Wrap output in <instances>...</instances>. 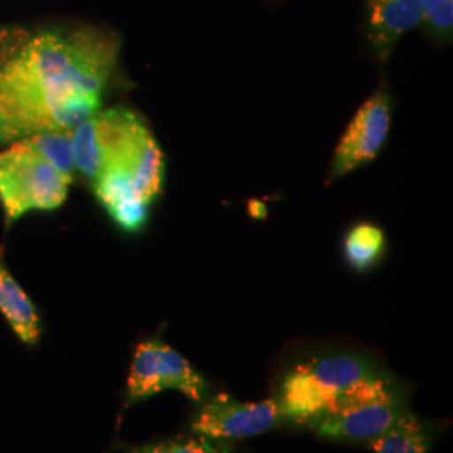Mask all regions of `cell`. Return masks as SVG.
Wrapping results in <instances>:
<instances>
[{"label": "cell", "mask_w": 453, "mask_h": 453, "mask_svg": "<svg viewBox=\"0 0 453 453\" xmlns=\"http://www.w3.org/2000/svg\"><path fill=\"white\" fill-rule=\"evenodd\" d=\"M391 127V103L389 96L378 89L368 97L351 119L336 146L329 181L341 179L363 165L372 162L387 143Z\"/></svg>", "instance_id": "ba28073f"}, {"label": "cell", "mask_w": 453, "mask_h": 453, "mask_svg": "<svg viewBox=\"0 0 453 453\" xmlns=\"http://www.w3.org/2000/svg\"><path fill=\"white\" fill-rule=\"evenodd\" d=\"M22 140L33 146L69 183H73L76 170L73 160V131H41Z\"/></svg>", "instance_id": "9a60e30c"}, {"label": "cell", "mask_w": 453, "mask_h": 453, "mask_svg": "<svg viewBox=\"0 0 453 453\" xmlns=\"http://www.w3.org/2000/svg\"><path fill=\"white\" fill-rule=\"evenodd\" d=\"M387 250V237L380 226L357 224L353 226L342 242V256L349 269L355 273H368L376 267Z\"/></svg>", "instance_id": "5bb4252c"}, {"label": "cell", "mask_w": 453, "mask_h": 453, "mask_svg": "<svg viewBox=\"0 0 453 453\" xmlns=\"http://www.w3.org/2000/svg\"><path fill=\"white\" fill-rule=\"evenodd\" d=\"M69 181L24 140L0 153V202L9 222L34 211H56L67 198Z\"/></svg>", "instance_id": "277c9868"}, {"label": "cell", "mask_w": 453, "mask_h": 453, "mask_svg": "<svg viewBox=\"0 0 453 453\" xmlns=\"http://www.w3.org/2000/svg\"><path fill=\"white\" fill-rule=\"evenodd\" d=\"M0 312L11 324L19 340L29 346L41 338V318L31 297L19 286L0 259Z\"/></svg>", "instance_id": "7c38bea8"}, {"label": "cell", "mask_w": 453, "mask_h": 453, "mask_svg": "<svg viewBox=\"0 0 453 453\" xmlns=\"http://www.w3.org/2000/svg\"><path fill=\"white\" fill-rule=\"evenodd\" d=\"M143 127L140 116L125 108L95 114L73 131L74 168L93 181Z\"/></svg>", "instance_id": "52a82bcc"}, {"label": "cell", "mask_w": 453, "mask_h": 453, "mask_svg": "<svg viewBox=\"0 0 453 453\" xmlns=\"http://www.w3.org/2000/svg\"><path fill=\"white\" fill-rule=\"evenodd\" d=\"M118 52V37L97 27L33 34L0 73V143L41 131H71L65 96L101 95Z\"/></svg>", "instance_id": "6da1fadb"}, {"label": "cell", "mask_w": 453, "mask_h": 453, "mask_svg": "<svg viewBox=\"0 0 453 453\" xmlns=\"http://www.w3.org/2000/svg\"><path fill=\"white\" fill-rule=\"evenodd\" d=\"M370 357L357 353H327L297 363L277 387L274 400L286 423L297 428L327 413L385 378Z\"/></svg>", "instance_id": "7a4b0ae2"}, {"label": "cell", "mask_w": 453, "mask_h": 453, "mask_svg": "<svg viewBox=\"0 0 453 453\" xmlns=\"http://www.w3.org/2000/svg\"><path fill=\"white\" fill-rule=\"evenodd\" d=\"M284 423L286 420L274 398L264 402H242L226 393H217L196 405L188 432L232 443L259 437Z\"/></svg>", "instance_id": "8992f818"}, {"label": "cell", "mask_w": 453, "mask_h": 453, "mask_svg": "<svg viewBox=\"0 0 453 453\" xmlns=\"http://www.w3.org/2000/svg\"><path fill=\"white\" fill-rule=\"evenodd\" d=\"M434 426L408 411L387 435L374 440L372 453H428L434 445Z\"/></svg>", "instance_id": "4fadbf2b"}, {"label": "cell", "mask_w": 453, "mask_h": 453, "mask_svg": "<svg viewBox=\"0 0 453 453\" xmlns=\"http://www.w3.org/2000/svg\"><path fill=\"white\" fill-rule=\"evenodd\" d=\"M423 22V0H368V41L385 63L398 41Z\"/></svg>", "instance_id": "9c48e42d"}, {"label": "cell", "mask_w": 453, "mask_h": 453, "mask_svg": "<svg viewBox=\"0 0 453 453\" xmlns=\"http://www.w3.org/2000/svg\"><path fill=\"white\" fill-rule=\"evenodd\" d=\"M438 41L452 35L453 0H423V22Z\"/></svg>", "instance_id": "e0dca14e"}, {"label": "cell", "mask_w": 453, "mask_h": 453, "mask_svg": "<svg viewBox=\"0 0 453 453\" xmlns=\"http://www.w3.org/2000/svg\"><path fill=\"white\" fill-rule=\"evenodd\" d=\"M95 195L114 224L127 234H136L150 219V205L130 180L116 170H104L93 180Z\"/></svg>", "instance_id": "8fae6325"}, {"label": "cell", "mask_w": 453, "mask_h": 453, "mask_svg": "<svg viewBox=\"0 0 453 453\" xmlns=\"http://www.w3.org/2000/svg\"><path fill=\"white\" fill-rule=\"evenodd\" d=\"M31 31L20 26L0 24V73L9 65L31 39Z\"/></svg>", "instance_id": "ac0fdd59"}, {"label": "cell", "mask_w": 453, "mask_h": 453, "mask_svg": "<svg viewBox=\"0 0 453 453\" xmlns=\"http://www.w3.org/2000/svg\"><path fill=\"white\" fill-rule=\"evenodd\" d=\"M235 449L228 441H219L211 438L200 437L188 432V435L165 438L127 449V453H234Z\"/></svg>", "instance_id": "2e32d148"}, {"label": "cell", "mask_w": 453, "mask_h": 453, "mask_svg": "<svg viewBox=\"0 0 453 453\" xmlns=\"http://www.w3.org/2000/svg\"><path fill=\"white\" fill-rule=\"evenodd\" d=\"M163 391H179L195 405L211 395V383L194 365L158 338L134 348L127 381V405L145 402Z\"/></svg>", "instance_id": "5b68a950"}, {"label": "cell", "mask_w": 453, "mask_h": 453, "mask_svg": "<svg viewBox=\"0 0 453 453\" xmlns=\"http://www.w3.org/2000/svg\"><path fill=\"white\" fill-rule=\"evenodd\" d=\"M104 170H116L123 173L148 203H151L162 194L165 158L160 146L146 128V125L138 131V134L123 150V153Z\"/></svg>", "instance_id": "30bf717a"}, {"label": "cell", "mask_w": 453, "mask_h": 453, "mask_svg": "<svg viewBox=\"0 0 453 453\" xmlns=\"http://www.w3.org/2000/svg\"><path fill=\"white\" fill-rule=\"evenodd\" d=\"M408 411L411 410L405 388L388 372L351 400L306 423L303 430L324 440L370 447L374 440L387 435Z\"/></svg>", "instance_id": "3957f363"}]
</instances>
